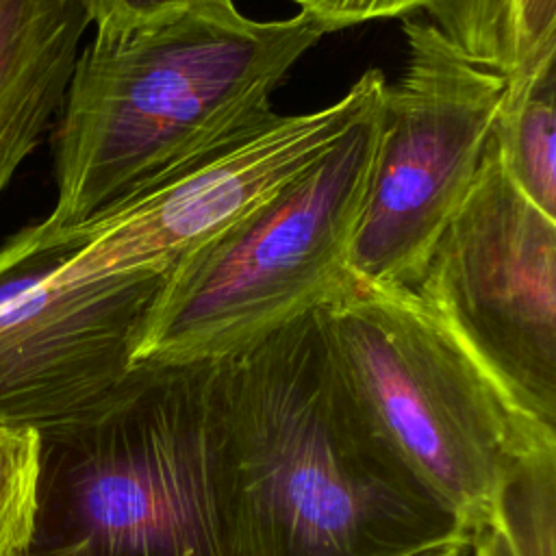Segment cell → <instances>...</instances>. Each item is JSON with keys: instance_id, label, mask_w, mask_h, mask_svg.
<instances>
[{"instance_id": "cell-12", "label": "cell", "mask_w": 556, "mask_h": 556, "mask_svg": "<svg viewBox=\"0 0 556 556\" xmlns=\"http://www.w3.org/2000/svg\"><path fill=\"white\" fill-rule=\"evenodd\" d=\"M493 148L510 182L556 217V63L506 85Z\"/></svg>"}, {"instance_id": "cell-8", "label": "cell", "mask_w": 556, "mask_h": 556, "mask_svg": "<svg viewBox=\"0 0 556 556\" xmlns=\"http://www.w3.org/2000/svg\"><path fill=\"white\" fill-rule=\"evenodd\" d=\"M413 289L530 410L556 426V217L510 182L493 137Z\"/></svg>"}, {"instance_id": "cell-13", "label": "cell", "mask_w": 556, "mask_h": 556, "mask_svg": "<svg viewBox=\"0 0 556 556\" xmlns=\"http://www.w3.org/2000/svg\"><path fill=\"white\" fill-rule=\"evenodd\" d=\"M491 526L513 556H556V450L534 454L513 471Z\"/></svg>"}, {"instance_id": "cell-5", "label": "cell", "mask_w": 556, "mask_h": 556, "mask_svg": "<svg viewBox=\"0 0 556 556\" xmlns=\"http://www.w3.org/2000/svg\"><path fill=\"white\" fill-rule=\"evenodd\" d=\"M378 100L319 159L167 271L135 365L226 358L348 289Z\"/></svg>"}, {"instance_id": "cell-2", "label": "cell", "mask_w": 556, "mask_h": 556, "mask_svg": "<svg viewBox=\"0 0 556 556\" xmlns=\"http://www.w3.org/2000/svg\"><path fill=\"white\" fill-rule=\"evenodd\" d=\"M26 556H250L215 363H139L43 428Z\"/></svg>"}, {"instance_id": "cell-16", "label": "cell", "mask_w": 556, "mask_h": 556, "mask_svg": "<svg viewBox=\"0 0 556 556\" xmlns=\"http://www.w3.org/2000/svg\"><path fill=\"white\" fill-rule=\"evenodd\" d=\"M324 35L376 20H404L430 11L445 0H291Z\"/></svg>"}, {"instance_id": "cell-9", "label": "cell", "mask_w": 556, "mask_h": 556, "mask_svg": "<svg viewBox=\"0 0 556 556\" xmlns=\"http://www.w3.org/2000/svg\"><path fill=\"white\" fill-rule=\"evenodd\" d=\"M384 83L380 70H367L324 109L271 113L91 219L65 228L76 258L104 276L169 271L185 254L319 159L376 104Z\"/></svg>"}, {"instance_id": "cell-3", "label": "cell", "mask_w": 556, "mask_h": 556, "mask_svg": "<svg viewBox=\"0 0 556 556\" xmlns=\"http://www.w3.org/2000/svg\"><path fill=\"white\" fill-rule=\"evenodd\" d=\"M321 37L304 13L256 22L241 11L93 37L56 124V202L43 226H78L265 122L271 93Z\"/></svg>"}, {"instance_id": "cell-11", "label": "cell", "mask_w": 556, "mask_h": 556, "mask_svg": "<svg viewBox=\"0 0 556 556\" xmlns=\"http://www.w3.org/2000/svg\"><path fill=\"white\" fill-rule=\"evenodd\" d=\"M430 22L506 85L556 63V0H445Z\"/></svg>"}, {"instance_id": "cell-7", "label": "cell", "mask_w": 556, "mask_h": 556, "mask_svg": "<svg viewBox=\"0 0 556 556\" xmlns=\"http://www.w3.org/2000/svg\"><path fill=\"white\" fill-rule=\"evenodd\" d=\"M165 276L93 274L43 222L15 232L0 248V428L39 432L104 400Z\"/></svg>"}, {"instance_id": "cell-6", "label": "cell", "mask_w": 556, "mask_h": 556, "mask_svg": "<svg viewBox=\"0 0 556 556\" xmlns=\"http://www.w3.org/2000/svg\"><path fill=\"white\" fill-rule=\"evenodd\" d=\"M406 65L384 83L352 280L415 287L432 245L471 189L506 83L469 61L428 20L404 17Z\"/></svg>"}, {"instance_id": "cell-15", "label": "cell", "mask_w": 556, "mask_h": 556, "mask_svg": "<svg viewBox=\"0 0 556 556\" xmlns=\"http://www.w3.org/2000/svg\"><path fill=\"white\" fill-rule=\"evenodd\" d=\"M96 39H124L187 15H232V0H87Z\"/></svg>"}, {"instance_id": "cell-18", "label": "cell", "mask_w": 556, "mask_h": 556, "mask_svg": "<svg viewBox=\"0 0 556 556\" xmlns=\"http://www.w3.org/2000/svg\"><path fill=\"white\" fill-rule=\"evenodd\" d=\"M467 549H469V541H450L417 556H465Z\"/></svg>"}, {"instance_id": "cell-4", "label": "cell", "mask_w": 556, "mask_h": 556, "mask_svg": "<svg viewBox=\"0 0 556 556\" xmlns=\"http://www.w3.org/2000/svg\"><path fill=\"white\" fill-rule=\"evenodd\" d=\"M365 419L473 539L530 456L556 450V426L530 410L415 289L352 280L321 308Z\"/></svg>"}, {"instance_id": "cell-1", "label": "cell", "mask_w": 556, "mask_h": 556, "mask_svg": "<svg viewBox=\"0 0 556 556\" xmlns=\"http://www.w3.org/2000/svg\"><path fill=\"white\" fill-rule=\"evenodd\" d=\"M250 556H417L469 534L356 404L324 311L213 361Z\"/></svg>"}, {"instance_id": "cell-10", "label": "cell", "mask_w": 556, "mask_h": 556, "mask_svg": "<svg viewBox=\"0 0 556 556\" xmlns=\"http://www.w3.org/2000/svg\"><path fill=\"white\" fill-rule=\"evenodd\" d=\"M89 26L87 0H0V198L61 113Z\"/></svg>"}, {"instance_id": "cell-14", "label": "cell", "mask_w": 556, "mask_h": 556, "mask_svg": "<svg viewBox=\"0 0 556 556\" xmlns=\"http://www.w3.org/2000/svg\"><path fill=\"white\" fill-rule=\"evenodd\" d=\"M39 476V434L0 428V556H26Z\"/></svg>"}, {"instance_id": "cell-17", "label": "cell", "mask_w": 556, "mask_h": 556, "mask_svg": "<svg viewBox=\"0 0 556 556\" xmlns=\"http://www.w3.org/2000/svg\"><path fill=\"white\" fill-rule=\"evenodd\" d=\"M471 552L473 556H513L508 549L506 539L495 526L482 528L473 539H471Z\"/></svg>"}]
</instances>
